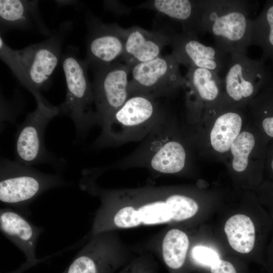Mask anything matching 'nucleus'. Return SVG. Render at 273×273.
Wrapping results in <instances>:
<instances>
[{
  "mask_svg": "<svg viewBox=\"0 0 273 273\" xmlns=\"http://www.w3.org/2000/svg\"><path fill=\"white\" fill-rule=\"evenodd\" d=\"M81 188L97 196L101 205L95 214L91 235L144 225L181 221L193 217L199 205L193 198L165 186L106 189L84 179Z\"/></svg>",
  "mask_w": 273,
  "mask_h": 273,
  "instance_id": "nucleus-1",
  "label": "nucleus"
},
{
  "mask_svg": "<svg viewBox=\"0 0 273 273\" xmlns=\"http://www.w3.org/2000/svg\"><path fill=\"white\" fill-rule=\"evenodd\" d=\"M251 1L201 0L200 32H208L215 47L230 54H246L250 46Z\"/></svg>",
  "mask_w": 273,
  "mask_h": 273,
  "instance_id": "nucleus-2",
  "label": "nucleus"
},
{
  "mask_svg": "<svg viewBox=\"0 0 273 273\" xmlns=\"http://www.w3.org/2000/svg\"><path fill=\"white\" fill-rule=\"evenodd\" d=\"M167 112L159 99L143 95L130 96L101 127L93 145L97 148L116 147L142 141Z\"/></svg>",
  "mask_w": 273,
  "mask_h": 273,
  "instance_id": "nucleus-3",
  "label": "nucleus"
},
{
  "mask_svg": "<svg viewBox=\"0 0 273 273\" xmlns=\"http://www.w3.org/2000/svg\"><path fill=\"white\" fill-rule=\"evenodd\" d=\"M172 129L167 112L132 152L104 169L144 168L161 174L180 172L186 166L187 153Z\"/></svg>",
  "mask_w": 273,
  "mask_h": 273,
  "instance_id": "nucleus-4",
  "label": "nucleus"
},
{
  "mask_svg": "<svg viewBox=\"0 0 273 273\" xmlns=\"http://www.w3.org/2000/svg\"><path fill=\"white\" fill-rule=\"evenodd\" d=\"M64 184L58 175L42 173L16 161L1 160L0 201L25 215L27 207L35 198Z\"/></svg>",
  "mask_w": 273,
  "mask_h": 273,
  "instance_id": "nucleus-5",
  "label": "nucleus"
},
{
  "mask_svg": "<svg viewBox=\"0 0 273 273\" xmlns=\"http://www.w3.org/2000/svg\"><path fill=\"white\" fill-rule=\"evenodd\" d=\"M62 66L67 90L65 101L58 106L59 113L70 117L78 134L82 136L98 124L93 85L87 73L88 66L84 60L69 54L64 56Z\"/></svg>",
  "mask_w": 273,
  "mask_h": 273,
  "instance_id": "nucleus-6",
  "label": "nucleus"
},
{
  "mask_svg": "<svg viewBox=\"0 0 273 273\" xmlns=\"http://www.w3.org/2000/svg\"><path fill=\"white\" fill-rule=\"evenodd\" d=\"M179 65L171 54L134 66L130 69L129 97L143 95L159 99L186 86L187 80L180 73Z\"/></svg>",
  "mask_w": 273,
  "mask_h": 273,
  "instance_id": "nucleus-7",
  "label": "nucleus"
},
{
  "mask_svg": "<svg viewBox=\"0 0 273 273\" xmlns=\"http://www.w3.org/2000/svg\"><path fill=\"white\" fill-rule=\"evenodd\" d=\"M36 103V109L27 115L16 132V161L31 166L46 163L55 165L58 160L46 149L44 133L49 122L59 114V109L44 98Z\"/></svg>",
  "mask_w": 273,
  "mask_h": 273,
  "instance_id": "nucleus-8",
  "label": "nucleus"
},
{
  "mask_svg": "<svg viewBox=\"0 0 273 273\" xmlns=\"http://www.w3.org/2000/svg\"><path fill=\"white\" fill-rule=\"evenodd\" d=\"M114 231L92 235L63 273H114L131 259Z\"/></svg>",
  "mask_w": 273,
  "mask_h": 273,
  "instance_id": "nucleus-9",
  "label": "nucleus"
},
{
  "mask_svg": "<svg viewBox=\"0 0 273 273\" xmlns=\"http://www.w3.org/2000/svg\"><path fill=\"white\" fill-rule=\"evenodd\" d=\"M93 68L95 109L98 124L102 127L129 97L128 76L130 69L124 63L118 62Z\"/></svg>",
  "mask_w": 273,
  "mask_h": 273,
  "instance_id": "nucleus-10",
  "label": "nucleus"
},
{
  "mask_svg": "<svg viewBox=\"0 0 273 273\" xmlns=\"http://www.w3.org/2000/svg\"><path fill=\"white\" fill-rule=\"evenodd\" d=\"M223 84L226 96L236 102L252 97L273 80V73L261 59L249 58L239 52H232Z\"/></svg>",
  "mask_w": 273,
  "mask_h": 273,
  "instance_id": "nucleus-11",
  "label": "nucleus"
},
{
  "mask_svg": "<svg viewBox=\"0 0 273 273\" xmlns=\"http://www.w3.org/2000/svg\"><path fill=\"white\" fill-rule=\"evenodd\" d=\"M18 51L31 84L30 92L35 99L39 98L59 63L60 41L57 37H51Z\"/></svg>",
  "mask_w": 273,
  "mask_h": 273,
  "instance_id": "nucleus-12",
  "label": "nucleus"
},
{
  "mask_svg": "<svg viewBox=\"0 0 273 273\" xmlns=\"http://www.w3.org/2000/svg\"><path fill=\"white\" fill-rule=\"evenodd\" d=\"M172 54L180 64L206 69L219 74L228 69L231 55L216 47L206 46L198 37L169 32Z\"/></svg>",
  "mask_w": 273,
  "mask_h": 273,
  "instance_id": "nucleus-13",
  "label": "nucleus"
},
{
  "mask_svg": "<svg viewBox=\"0 0 273 273\" xmlns=\"http://www.w3.org/2000/svg\"><path fill=\"white\" fill-rule=\"evenodd\" d=\"M2 233L24 254L26 261L17 270L10 273H23L41 260L36 257L38 238L43 231L41 226L31 222L26 216L9 207L1 209Z\"/></svg>",
  "mask_w": 273,
  "mask_h": 273,
  "instance_id": "nucleus-14",
  "label": "nucleus"
},
{
  "mask_svg": "<svg viewBox=\"0 0 273 273\" xmlns=\"http://www.w3.org/2000/svg\"><path fill=\"white\" fill-rule=\"evenodd\" d=\"M125 37V28L117 24L103 23L99 21L90 23L84 60L88 67L107 65L121 58Z\"/></svg>",
  "mask_w": 273,
  "mask_h": 273,
  "instance_id": "nucleus-15",
  "label": "nucleus"
},
{
  "mask_svg": "<svg viewBox=\"0 0 273 273\" xmlns=\"http://www.w3.org/2000/svg\"><path fill=\"white\" fill-rule=\"evenodd\" d=\"M125 41L121 59L131 69L134 66L160 56L169 45V34L160 30L150 31L138 26L125 29Z\"/></svg>",
  "mask_w": 273,
  "mask_h": 273,
  "instance_id": "nucleus-16",
  "label": "nucleus"
},
{
  "mask_svg": "<svg viewBox=\"0 0 273 273\" xmlns=\"http://www.w3.org/2000/svg\"><path fill=\"white\" fill-rule=\"evenodd\" d=\"M163 14L181 25L183 32L198 37L200 32L201 0H153L139 7Z\"/></svg>",
  "mask_w": 273,
  "mask_h": 273,
  "instance_id": "nucleus-17",
  "label": "nucleus"
},
{
  "mask_svg": "<svg viewBox=\"0 0 273 273\" xmlns=\"http://www.w3.org/2000/svg\"><path fill=\"white\" fill-rule=\"evenodd\" d=\"M190 241L187 234L176 228L163 236L159 254L169 273H184L186 267Z\"/></svg>",
  "mask_w": 273,
  "mask_h": 273,
  "instance_id": "nucleus-18",
  "label": "nucleus"
},
{
  "mask_svg": "<svg viewBox=\"0 0 273 273\" xmlns=\"http://www.w3.org/2000/svg\"><path fill=\"white\" fill-rule=\"evenodd\" d=\"M250 46H259L262 51L261 59L273 64V0L265 2L258 17L251 19Z\"/></svg>",
  "mask_w": 273,
  "mask_h": 273,
  "instance_id": "nucleus-19",
  "label": "nucleus"
},
{
  "mask_svg": "<svg viewBox=\"0 0 273 273\" xmlns=\"http://www.w3.org/2000/svg\"><path fill=\"white\" fill-rule=\"evenodd\" d=\"M186 85L191 89L197 99L205 102L216 100L220 94L223 80L216 72L194 66L188 67Z\"/></svg>",
  "mask_w": 273,
  "mask_h": 273,
  "instance_id": "nucleus-20",
  "label": "nucleus"
},
{
  "mask_svg": "<svg viewBox=\"0 0 273 273\" xmlns=\"http://www.w3.org/2000/svg\"><path fill=\"white\" fill-rule=\"evenodd\" d=\"M224 232L230 245L236 251L247 254L253 249L255 240V230L251 218L238 214L230 217L225 222Z\"/></svg>",
  "mask_w": 273,
  "mask_h": 273,
  "instance_id": "nucleus-21",
  "label": "nucleus"
},
{
  "mask_svg": "<svg viewBox=\"0 0 273 273\" xmlns=\"http://www.w3.org/2000/svg\"><path fill=\"white\" fill-rule=\"evenodd\" d=\"M38 18L37 1L1 0L0 18L2 25L16 28H26L32 19Z\"/></svg>",
  "mask_w": 273,
  "mask_h": 273,
  "instance_id": "nucleus-22",
  "label": "nucleus"
},
{
  "mask_svg": "<svg viewBox=\"0 0 273 273\" xmlns=\"http://www.w3.org/2000/svg\"><path fill=\"white\" fill-rule=\"evenodd\" d=\"M242 124L241 116L235 112H226L218 117L210 136L214 150L219 153L228 151L240 133Z\"/></svg>",
  "mask_w": 273,
  "mask_h": 273,
  "instance_id": "nucleus-23",
  "label": "nucleus"
},
{
  "mask_svg": "<svg viewBox=\"0 0 273 273\" xmlns=\"http://www.w3.org/2000/svg\"><path fill=\"white\" fill-rule=\"evenodd\" d=\"M255 143L254 135L248 131L240 133L233 142L230 149L233 158L232 166L235 171L242 172L246 169L249 155Z\"/></svg>",
  "mask_w": 273,
  "mask_h": 273,
  "instance_id": "nucleus-24",
  "label": "nucleus"
},
{
  "mask_svg": "<svg viewBox=\"0 0 273 273\" xmlns=\"http://www.w3.org/2000/svg\"><path fill=\"white\" fill-rule=\"evenodd\" d=\"M118 273H158L157 266L152 258L144 255L131 260Z\"/></svg>",
  "mask_w": 273,
  "mask_h": 273,
  "instance_id": "nucleus-25",
  "label": "nucleus"
},
{
  "mask_svg": "<svg viewBox=\"0 0 273 273\" xmlns=\"http://www.w3.org/2000/svg\"><path fill=\"white\" fill-rule=\"evenodd\" d=\"M191 256L195 262L207 267L215 265L220 259L215 250L202 245L194 246L191 251Z\"/></svg>",
  "mask_w": 273,
  "mask_h": 273,
  "instance_id": "nucleus-26",
  "label": "nucleus"
},
{
  "mask_svg": "<svg viewBox=\"0 0 273 273\" xmlns=\"http://www.w3.org/2000/svg\"><path fill=\"white\" fill-rule=\"evenodd\" d=\"M208 268L210 273H238L232 262L224 259H220L216 264Z\"/></svg>",
  "mask_w": 273,
  "mask_h": 273,
  "instance_id": "nucleus-27",
  "label": "nucleus"
},
{
  "mask_svg": "<svg viewBox=\"0 0 273 273\" xmlns=\"http://www.w3.org/2000/svg\"><path fill=\"white\" fill-rule=\"evenodd\" d=\"M270 167H271V169L272 170V171H273V157L272 158H271V160H270Z\"/></svg>",
  "mask_w": 273,
  "mask_h": 273,
  "instance_id": "nucleus-28",
  "label": "nucleus"
}]
</instances>
